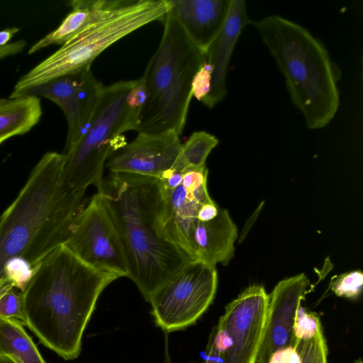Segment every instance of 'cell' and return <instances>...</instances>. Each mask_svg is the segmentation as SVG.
Listing matches in <instances>:
<instances>
[{"label": "cell", "mask_w": 363, "mask_h": 363, "mask_svg": "<svg viewBox=\"0 0 363 363\" xmlns=\"http://www.w3.org/2000/svg\"><path fill=\"white\" fill-rule=\"evenodd\" d=\"M42 108L39 97L26 95L0 98V144L28 133L40 121Z\"/></svg>", "instance_id": "d6986e66"}, {"label": "cell", "mask_w": 363, "mask_h": 363, "mask_svg": "<svg viewBox=\"0 0 363 363\" xmlns=\"http://www.w3.org/2000/svg\"><path fill=\"white\" fill-rule=\"evenodd\" d=\"M218 144V140L206 131H196L182 144L173 169L184 172L192 169L206 166V159Z\"/></svg>", "instance_id": "44dd1931"}, {"label": "cell", "mask_w": 363, "mask_h": 363, "mask_svg": "<svg viewBox=\"0 0 363 363\" xmlns=\"http://www.w3.org/2000/svg\"><path fill=\"white\" fill-rule=\"evenodd\" d=\"M294 347L299 363H328V348L322 327L311 338L296 339Z\"/></svg>", "instance_id": "7402d4cb"}, {"label": "cell", "mask_w": 363, "mask_h": 363, "mask_svg": "<svg viewBox=\"0 0 363 363\" xmlns=\"http://www.w3.org/2000/svg\"><path fill=\"white\" fill-rule=\"evenodd\" d=\"M0 354L15 363H46L23 323L0 316Z\"/></svg>", "instance_id": "ffe728a7"}, {"label": "cell", "mask_w": 363, "mask_h": 363, "mask_svg": "<svg viewBox=\"0 0 363 363\" xmlns=\"http://www.w3.org/2000/svg\"><path fill=\"white\" fill-rule=\"evenodd\" d=\"M208 169L206 166L199 168L189 169L183 172L182 186L189 192H193L207 184Z\"/></svg>", "instance_id": "83f0119b"}, {"label": "cell", "mask_w": 363, "mask_h": 363, "mask_svg": "<svg viewBox=\"0 0 363 363\" xmlns=\"http://www.w3.org/2000/svg\"><path fill=\"white\" fill-rule=\"evenodd\" d=\"M67 157L45 153L31 171L19 194L0 217V281L9 259L18 257L32 267L64 245L84 207L83 191L64 178Z\"/></svg>", "instance_id": "3957f363"}, {"label": "cell", "mask_w": 363, "mask_h": 363, "mask_svg": "<svg viewBox=\"0 0 363 363\" xmlns=\"http://www.w3.org/2000/svg\"><path fill=\"white\" fill-rule=\"evenodd\" d=\"M232 0H169V11L191 41L206 52L222 30Z\"/></svg>", "instance_id": "9a60e30c"}, {"label": "cell", "mask_w": 363, "mask_h": 363, "mask_svg": "<svg viewBox=\"0 0 363 363\" xmlns=\"http://www.w3.org/2000/svg\"><path fill=\"white\" fill-rule=\"evenodd\" d=\"M269 363H299V357L294 347H289L276 352Z\"/></svg>", "instance_id": "f546056e"}, {"label": "cell", "mask_w": 363, "mask_h": 363, "mask_svg": "<svg viewBox=\"0 0 363 363\" xmlns=\"http://www.w3.org/2000/svg\"><path fill=\"white\" fill-rule=\"evenodd\" d=\"M212 67L206 60L194 77L191 84L192 96L202 102L211 90Z\"/></svg>", "instance_id": "4316f807"}, {"label": "cell", "mask_w": 363, "mask_h": 363, "mask_svg": "<svg viewBox=\"0 0 363 363\" xmlns=\"http://www.w3.org/2000/svg\"><path fill=\"white\" fill-rule=\"evenodd\" d=\"M164 203L161 218L165 237L194 260L191 243V227L201 203L182 185L164 191Z\"/></svg>", "instance_id": "ac0fdd59"}, {"label": "cell", "mask_w": 363, "mask_h": 363, "mask_svg": "<svg viewBox=\"0 0 363 363\" xmlns=\"http://www.w3.org/2000/svg\"><path fill=\"white\" fill-rule=\"evenodd\" d=\"M22 292L11 287L0 297V316L18 319L23 323L24 320Z\"/></svg>", "instance_id": "484cf974"}, {"label": "cell", "mask_w": 363, "mask_h": 363, "mask_svg": "<svg viewBox=\"0 0 363 363\" xmlns=\"http://www.w3.org/2000/svg\"><path fill=\"white\" fill-rule=\"evenodd\" d=\"M7 284H9L7 280L6 279H4L0 281V288L2 287L3 286Z\"/></svg>", "instance_id": "74e56055"}, {"label": "cell", "mask_w": 363, "mask_h": 363, "mask_svg": "<svg viewBox=\"0 0 363 363\" xmlns=\"http://www.w3.org/2000/svg\"><path fill=\"white\" fill-rule=\"evenodd\" d=\"M206 357L203 363H220V353L215 347L211 337L209 336L206 347Z\"/></svg>", "instance_id": "d6a6232c"}, {"label": "cell", "mask_w": 363, "mask_h": 363, "mask_svg": "<svg viewBox=\"0 0 363 363\" xmlns=\"http://www.w3.org/2000/svg\"><path fill=\"white\" fill-rule=\"evenodd\" d=\"M250 23L276 60L308 128L328 125L340 105V71L325 45L302 26L278 15Z\"/></svg>", "instance_id": "277c9868"}, {"label": "cell", "mask_w": 363, "mask_h": 363, "mask_svg": "<svg viewBox=\"0 0 363 363\" xmlns=\"http://www.w3.org/2000/svg\"><path fill=\"white\" fill-rule=\"evenodd\" d=\"M322 327L319 316L314 312H308L301 306L296 312L294 333L298 340L308 339L313 337Z\"/></svg>", "instance_id": "d4e9b609"}, {"label": "cell", "mask_w": 363, "mask_h": 363, "mask_svg": "<svg viewBox=\"0 0 363 363\" xmlns=\"http://www.w3.org/2000/svg\"><path fill=\"white\" fill-rule=\"evenodd\" d=\"M220 208L212 201L202 204L196 213V218L201 221H209L218 214Z\"/></svg>", "instance_id": "4dcf8cb0"}, {"label": "cell", "mask_w": 363, "mask_h": 363, "mask_svg": "<svg viewBox=\"0 0 363 363\" xmlns=\"http://www.w3.org/2000/svg\"><path fill=\"white\" fill-rule=\"evenodd\" d=\"M118 278L89 266L62 245L39 263L22 292L23 324L60 357L74 359L98 298Z\"/></svg>", "instance_id": "6da1fadb"}, {"label": "cell", "mask_w": 363, "mask_h": 363, "mask_svg": "<svg viewBox=\"0 0 363 363\" xmlns=\"http://www.w3.org/2000/svg\"><path fill=\"white\" fill-rule=\"evenodd\" d=\"M136 80L103 85L90 123L77 143L65 155L64 178L77 191L89 186L97 189L104 179L106 162L127 143L123 134L137 128L140 112L131 108L126 98Z\"/></svg>", "instance_id": "52a82bcc"}, {"label": "cell", "mask_w": 363, "mask_h": 363, "mask_svg": "<svg viewBox=\"0 0 363 363\" xmlns=\"http://www.w3.org/2000/svg\"><path fill=\"white\" fill-rule=\"evenodd\" d=\"M26 46V41L24 40H19L11 43H9L6 46L0 48V60L21 52Z\"/></svg>", "instance_id": "1f68e13d"}, {"label": "cell", "mask_w": 363, "mask_h": 363, "mask_svg": "<svg viewBox=\"0 0 363 363\" xmlns=\"http://www.w3.org/2000/svg\"><path fill=\"white\" fill-rule=\"evenodd\" d=\"M269 295L260 285L246 288L225 308L210 334L220 363H255L262 339Z\"/></svg>", "instance_id": "9c48e42d"}, {"label": "cell", "mask_w": 363, "mask_h": 363, "mask_svg": "<svg viewBox=\"0 0 363 363\" xmlns=\"http://www.w3.org/2000/svg\"><path fill=\"white\" fill-rule=\"evenodd\" d=\"M102 86L89 67L33 86L24 96L45 97L62 109L67 121V140L62 152L67 155L86 131Z\"/></svg>", "instance_id": "8fae6325"}, {"label": "cell", "mask_w": 363, "mask_h": 363, "mask_svg": "<svg viewBox=\"0 0 363 363\" xmlns=\"http://www.w3.org/2000/svg\"><path fill=\"white\" fill-rule=\"evenodd\" d=\"M132 0H73L72 11L54 30L33 44L28 50L33 54L51 45H62L89 26L103 19Z\"/></svg>", "instance_id": "e0dca14e"}, {"label": "cell", "mask_w": 363, "mask_h": 363, "mask_svg": "<svg viewBox=\"0 0 363 363\" xmlns=\"http://www.w3.org/2000/svg\"><path fill=\"white\" fill-rule=\"evenodd\" d=\"M237 238V227L225 208H220L217 216L209 221L196 218L191 233L194 260L213 267L228 264L233 257Z\"/></svg>", "instance_id": "2e32d148"}, {"label": "cell", "mask_w": 363, "mask_h": 363, "mask_svg": "<svg viewBox=\"0 0 363 363\" xmlns=\"http://www.w3.org/2000/svg\"><path fill=\"white\" fill-rule=\"evenodd\" d=\"M183 173L173 169H169L157 178L164 191L176 189L182 184Z\"/></svg>", "instance_id": "f1b7e54d"}, {"label": "cell", "mask_w": 363, "mask_h": 363, "mask_svg": "<svg viewBox=\"0 0 363 363\" xmlns=\"http://www.w3.org/2000/svg\"><path fill=\"white\" fill-rule=\"evenodd\" d=\"M245 1L232 0L225 24L207 49L206 62L212 67L211 90L202 103L212 108L227 95L226 76L230 59L243 28L250 23Z\"/></svg>", "instance_id": "5bb4252c"}, {"label": "cell", "mask_w": 363, "mask_h": 363, "mask_svg": "<svg viewBox=\"0 0 363 363\" xmlns=\"http://www.w3.org/2000/svg\"><path fill=\"white\" fill-rule=\"evenodd\" d=\"M310 285L303 274L280 281L269 295L265 325L255 363H269L277 351L294 347V325L297 310Z\"/></svg>", "instance_id": "7c38bea8"}, {"label": "cell", "mask_w": 363, "mask_h": 363, "mask_svg": "<svg viewBox=\"0 0 363 363\" xmlns=\"http://www.w3.org/2000/svg\"><path fill=\"white\" fill-rule=\"evenodd\" d=\"M354 363H362V361L361 359H359L354 362Z\"/></svg>", "instance_id": "f35d334b"}, {"label": "cell", "mask_w": 363, "mask_h": 363, "mask_svg": "<svg viewBox=\"0 0 363 363\" xmlns=\"http://www.w3.org/2000/svg\"><path fill=\"white\" fill-rule=\"evenodd\" d=\"M119 234L128 277L147 302L189 257L162 228L164 191L157 178L111 173L97 189Z\"/></svg>", "instance_id": "7a4b0ae2"}, {"label": "cell", "mask_w": 363, "mask_h": 363, "mask_svg": "<svg viewBox=\"0 0 363 363\" xmlns=\"http://www.w3.org/2000/svg\"><path fill=\"white\" fill-rule=\"evenodd\" d=\"M11 287L13 286L11 284H7L0 288V297Z\"/></svg>", "instance_id": "8d00e7d4"}, {"label": "cell", "mask_w": 363, "mask_h": 363, "mask_svg": "<svg viewBox=\"0 0 363 363\" xmlns=\"http://www.w3.org/2000/svg\"><path fill=\"white\" fill-rule=\"evenodd\" d=\"M179 137L173 130L155 134L138 133L109 157L106 167L111 173L158 178L174 164L182 146Z\"/></svg>", "instance_id": "4fadbf2b"}, {"label": "cell", "mask_w": 363, "mask_h": 363, "mask_svg": "<svg viewBox=\"0 0 363 363\" xmlns=\"http://www.w3.org/2000/svg\"><path fill=\"white\" fill-rule=\"evenodd\" d=\"M89 266L128 277L122 242L111 215L99 193L88 199L64 244Z\"/></svg>", "instance_id": "30bf717a"}, {"label": "cell", "mask_w": 363, "mask_h": 363, "mask_svg": "<svg viewBox=\"0 0 363 363\" xmlns=\"http://www.w3.org/2000/svg\"><path fill=\"white\" fill-rule=\"evenodd\" d=\"M362 286L363 274L355 270L336 277L330 283V289L337 296L355 299L360 295Z\"/></svg>", "instance_id": "cb8c5ba5"}, {"label": "cell", "mask_w": 363, "mask_h": 363, "mask_svg": "<svg viewBox=\"0 0 363 363\" xmlns=\"http://www.w3.org/2000/svg\"><path fill=\"white\" fill-rule=\"evenodd\" d=\"M36 267H32L25 259L18 257H12L6 260L4 264V278L13 288L23 292L32 279Z\"/></svg>", "instance_id": "603a6c76"}, {"label": "cell", "mask_w": 363, "mask_h": 363, "mask_svg": "<svg viewBox=\"0 0 363 363\" xmlns=\"http://www.w3.org/2000/svg\"><path fill=\"white\" fill-rule=\"evenodd\" d=\"M20 30V28L12 27L0 30V48L9 44L13 35Z\"/></svg>", "instance_id": "836d02e7"}, {"label": "cell", "mask_w": 363, "mask_h": 363, "mask_svg": "<svg viewBox=\"0 0 363 363\" xmlns=\"http://www.w3.org/2000/svg\"><path fill=\"white\" fill-rule=\"evenodd\" d=\"M167 333H165V345H164V358L163 363H172L170 359L169 353V347H168V341H167ZM189 363H194V362H189Z\"/></svg>", "instance_id": "e575fe53"}, {"label": "cell", "mask_w": 363, "mask_h": 363, "mask_svg": "<svg viewBox=\"0 0 363 363\" xmlns=\"http://www.w3.org/2000/svg\"><path fill=\"white\" fill-rule=\"evenodd\" d=\"M0 363H15L11 359L6 355L0 354Z\"/></svg>", "instance_id": "d590c367"}, {"label": "cell", "mask_w": 363, "mask_h": 363, "mask_svg": "<svg viewBox=\"0 0 363 363\" xmlns=\"http://www.w3.org/2000/svg\"><path fill=\"white\" fill-rule=\"evenodd\" d=\"M217 284L216 267L188 262L150 298L156 325L168 334L194 324L211 304Z\"/></svg>", "instance_id": "ba28073f"}, {"label": "cell", "mask_w": 363, "mask_h": 363, "mask_svg": "<svg viewBox=\"0 0 363 363\" xmlns=\"http://www.w3.org/2000/svg\"><path fill=\"white\" fill-rule=\"evenodd\" d=\"M169 0H132L93 23L23 75L10 98L24 96L30 88L86 67L108 47L155 21H164Z\"/></svg>", "instance_id": "8992f818"}, {"label": "cell", "mask_w": 363, "mask_h": 363, "mask_svg": "<svg viewBox=\"0 0 363 363\" xmlns=\"http://www.w3.org/2000/svg\"><path fill=\"white\" fill-rule=\"evenodd\" d=\"M163 21L160 43L141 77L147 98L135 131L155 134L173 130L180 136L192 97V81L206 54L191 41L169 11Z\"/></svg>", "instance_id": "5b68a950"}]
</instances>
